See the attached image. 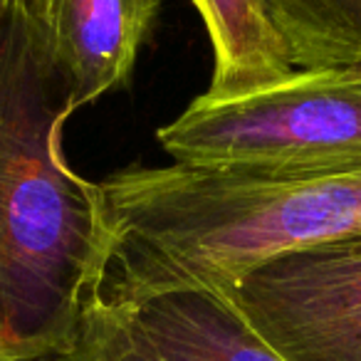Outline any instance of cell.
I'll return each mask as SVG.
<instances>
[{"label":"cell","instance_id":"30bf717a","mask_svg":"<svg viewBox=\"0 0 361 361\" xmlns=\"http://www.w3.org/2000/svg\"><path fill=\"white\" fill-rule=\"evenodd\" d=\"M191 6H193V8H196V6H198V0H191Z\"/></svg>","mask_w":361,"mask_h":361},{"label":"cell","instance_id":"8992f818","mask_svg":"<svg viewBox=\"0 0 361 361\" xmlns=\"http://www.w3.org/2000/svg\"><path fill=\"white\" fill-rule=\"evenodd\" d=\"M77 109L129 82L164 0H25Z\"/></svg>","mask_w":361,"mask_h":361},{"label":"cell","instance_id":"3957f363","mask_svg":"<svg viewBox=\"0 0 361 361\" xmlns=\"http://www.w3.org/2000/svg\"><path fill=\"white\" fill-rule=\"evenodd\" d=\"M156 141L176 164L297 176L361 169V65L292 70L240 92L206 90Z\"/></svg>","mask_w":361,"mask_h":361},{"label":"cell","instance_id":"5b68a950","mask_svg":"<svg viewBox=\"0 0 361 361\" xmlns=\"http://www.w3.org/2000/svg\"><path fill=\"white\" fill-rule=\"evenodd\" d=\"M67 359L285 361L218 290L166 292L126 307L90 305Z\"/></svg>","mask_w":361,"mask_h":361},{"label":"cell","instance_id":"277c9868","mask_svg":"<svg viewBox=\"0 0 361 361\" xmlns=\"http://www.w3.org/2000/svg\"><path fill=\"white\" fill-rule=\"evenodd\" d=\"M226 295L285 361H361V235L270 257Z\"/></svg>","mask_w":361,"mask_h":361},{"label":"cell","instance_id":"52a82bcc","mask_svg":"<svg viewBox=\"0 0 361 361\" xmlns=\"http://www.w3.org/2000/svg\"><path fill=\"white\" fill-rule=\"evenodd\" d=\"M196 11L213 50L211 92L250 90L295 70L257 0H198Z\"/></svg>","mask_w":361,"mask_h":361},{"label":"cell","instance_id":"ba28073f","mask_svg":"<svg viewBox=\"0 0 361 361\" xmlns=\"http://www.w3.org/2000/svg\"><path fill=\"white\" fill-rule=\"evenodd\" d=\"M295 70L361 65V0H257Z\"/></svg>","mask_w":361,"mask_h":361},{"label":"cell","instance_id":"6da1fadb","mask_svg":"<svg viewBox=\"0 0 361 361\" xmlns=\"http://www.w3.org/2000/svg\"><path fill=\"white\" fill-rule=\"evenodd\" d=\"M75 111L25 0H0V361L70 356L97 295L104 196L65 154Z\"/></svg>","mask_w":361,"mask_h":361},{"label":"cell","instance_id":"9c48e42d","mask_svg":"<svg viewBox=\"0 0 361 361\" xmlns=\"http://www.w3.org/2000/svg\"><path fill=\"white\" fill-rule=\"evenodd\" d=\"M30 361H75V359H67V356H57V359H30Z\"/></svg>","mask_w":361,"mask_h":361},{"label":"cell","instance_id":"7a4b0ae2","mask_svg":"<svg viewBox=\"0 0 361 361\" xmlns=\"http://www.w3.org/2000/svg\"><path fill=\"white\" fill-rule=\"evenodd\" d=\"M99 186L102 307L178 290L228 292L270 257L361 235V169L297 176L171 161L129 164Z\"/></svg>","mask_w":361,"mask_h":361}]
</instances>
